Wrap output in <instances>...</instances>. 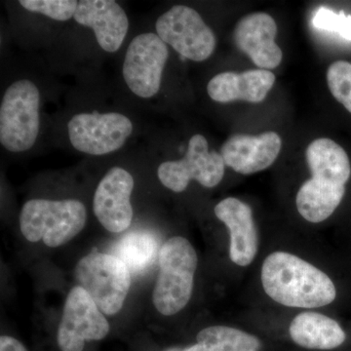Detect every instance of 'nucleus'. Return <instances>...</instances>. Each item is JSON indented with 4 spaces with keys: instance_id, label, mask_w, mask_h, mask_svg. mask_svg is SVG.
Listing matches in <instances>:
<instances>
[{
    "instance_id": "nucleus-11",
    "label": "nucleus",
    "mask_w": 351,
    "mask_h": 351,
    "mask_svg": "<svg viewBox=\"0 0 351 351\" xmlns=\"http://www.w3.org/2000/svg\"><path fill=\"white\" fill-rule=\"evenodd\" d=\"M134 179L121 167H113L99 182L95 191L93 210L108 232H125L133 219L131 195Z\"/></svg>"
},
{
    "instance_id": "nucleus-1",
    "label": "nucleus",
    "mask_w": 351,
    "mask_h": 351,
    "mask_svg": "<svg viewBox=\"0 0 351 351\" xmlns=\"http://www.w3.org/2000/svg\"><path fill=\"white\" fill-rule=\"evenodd\" d=\"M261 279L265 294L282 306L317 308L336 300V287L325 272L287 252L265 258Z\"/></svg>"
},
{
    "instance_id": "nucleus-13",
    "label": "nucleus",
    "mask_w": 351,
    "mask_h": 351,
    "mask_svg": "<svg viewBox=\"0 0 351 351\" xmlns=\"http://www.w3.org/2000/svg\"><path fill=\"white\" fill-rule=\"evenodd\" d=\"M277 25L267 13L245 16L235 25L233 38L239 49L250 57L262 69H276L282 62L283 53L276 43Z\"/></svg>"
},
{
    "instance_id": "nucleus-22",
    "label": "nucleus",
    "mask_w": 351,
    "mask_h": 351,
    "mask_svg": "<svg viewBox=\"0 0 351 351\" xmlns=\"http://www.w3.org/2000/svg\"><path fill=\"white\" fill-rule=\"evenodd\" d=\"M327 82L334 98L351 113V64L337 61L329 66Z\"/></svg>"
},
{
    "instance_id": "nucleus-12",
    "label": "nucleus",
    "mask_w": 351,
    "mask_h": 351,
    "mask_svg": "<svg viewBox=\"0 0 351 351\" xmlns=\"http://www.w3.org/2000/svg\"><path fill=\"white\" fill-rule=\"evenodd\" d=\"M282 147L280 136L269 131L258 136L237 134L226 141L221 149L226 166L242 175L267 169L276 160Z\"/></svg>"
},
{
    "instance_id": "nucleus-7",
    "label": "nucleus",
    "mask_w": 351,
    "mask_h": 351,
    "mask_svg": "<svg viewBox=\"0 0 351 351\" xmlns=\"http://www.w3.org/2000/svg\"><path fill=\"white\" fill-rule=\"evenodd\" d=\"M225 170L221 154L210 152L206 138L196 134L189 140L188 151L181 160L160 164L157 175L164 186L174 193H182L191 180L205 188H215L223 180Z\"/></svg>"
},
{
    "instance_id": "nucleus-5",
    "label": "nucleus",
    "mask_w": 351,
    "mask_h": 351,
    "mask_svg": "<svg viewBox=\"0 0 351 351\" xmlns=\"http://www.w3.org/2000/svg\"><path fill=\"white\" fill-rule=\"evenodd\" d=\"M75 277L101 313H119L131 286V272L125 263L112 254L94 251L77 263Z\"/></svg>"
},
{
    "instance_id": "nucleus-24",
    "label": "nucleus",
    "mask_w": 351,
    "mask_h": 351,
    "mask_svg": "<svg viewBox=\"0 0 351 351\" xmlns=\"http://www.w3.org/2000/svg\"><path fill=\"white\" fill-rule=\"evenodd\" d=\"M313 23L317 29L337 32L341 38L351 41V16H346L343 12L337 14L321 7L314 16Z\"/></svg>"
},
{
    "instance_id": "nucleus-16",
    "label": "nucleus",
    "mask_w": 351,
    "mask_h": 351,
    "mask_svg": "<svg viewBox=\"0 0 351 351\" xmlns=\"http://www.w3.org/2000/svg\"><path fill=\"white\" fill-rule=\"evenodd\" d=\"M276 82V75L267 69H249L244 73H221L215 75L207 85L212 100L218 103L246 101L261 103Z\"/></svg>"
},
{
    "instance_id": "nucleus-6",
    "label": "nucleus",
    "mask_w": 351,
    "mask_h": 351,
    "mask_svg": "<svg viewBox=\"0 0 351 351\" xmlns=\"http://www.w3.org/2000/svg\"><path fill=\"white\" fill-rule=\"evenodd\" d=\"M157 36L186 59L203 62L216 48V36L195 9L173 6L156 21Z\"/></svg>"
},
{
    "instance_id": "nucleus-8",
    "label": "nucleus",
    "mask_w": 351,
    "mask_h": 351,
    "mask_svg": "<svg viewBox=\"0 0 351 351\" xmlns=\"http://www.w3.org/2000/svg\"><path fill=\"white\" fill-rule=\"evenodd\" d=\"M71 144L90 156L119 151L133 133L131 120L119 112L78 113L68 124Z\"/></svg>"
},
{
    "instance_id": "nucleus-4",
    "label": "nucleus",
    "mask_w": 351,
    "mask_h": 351,
    "mask_svg": "<svg viewBox=\"0 0 351 351\" xmlns=\"http://www.w3.org/2000/svg\"><path fill=\"white\" fill-rule=\"evenodd\" d=\"M40 93L31 80L12 83L0 106V143L11 152L31 149L38 140Z\"/></svg>"
},
{
    "instance_id": "nucleus-17",
    "label": "nucleus",
    "mask_w": 351,
    "mask_h": 351,
    "mask_svg": "<svg viewBox=\"0 0 351 351\" xmlns=\"http://www.w3.org/2000/svg\"><path fill=\"white\" fill-rule=\"evenodd\" d=\"M289 334L295 345L313 350H335L346 339L336 320L314 311L298 314L291 322Z\"/></svg>"
},
{
    "instance_id": "nucleus-15",
    "label": "nucleus",
    "mask_w": 351,
    "mask_h": 351,
    "mask_svg": "<svg viewBox=\"0 0 351 351\" xmlns=\"http://www.w3.org/2000/svg\"><path fill=\"white\" fill-rule=\"evenodd\" d=\"M73 18L78 24L93 29L99 45L106 52H117L128 32L127 14L113 0L78 1Z\"/></svg>"
},
{
    "instance_id": "nucleus-14",
    "label": "nucleus",
    "mask_w": 351,
    "mask_h": 351,
    "mask_svg": "<svg viewBox=\"0 0 351 351\" xmlns=\"http://www.w3.org/2000/svg\"><path fill=\"white\" fill-rule=\"evenodd\" d=\"M215 215L230 232V258L239 267H248L257 256L258 239L253 211L248 204L234 197L221 200Z\"/></svg>"
},
{
    "instance_id": "nucleus-26",
    "label": "nucleus",
    "mask_w": 351,
    "mask_h": 351,
    "mask_svg": "<svg viewBox=\"0 0 351 351\" xmlns=\"http://www.w3.org/2000/svg\"><path fill=\"white\" fill-rule=\"evenodd\" d=\"M166 351H184V350H181L180 348H169V350H167Z\"/></svg>"
},
{
    "instance_id": "nucleus-2",
    "label": "nucleus",
    "mask_w": 351,
    "mask_h": 351,
    "mask_svg": "<svg viewBox=\"0 0 351 351\" xmlns=\"http://www.w3.org/2000/svg\"><path fill=\"white\" fill-rule=\"evenodd\" d=\"M158 261L152 302L158 313L175 315L186 306L193 295L197 254L188 239L176 237L161 246Z\"/></svg>"
},
{
    "instance_id": "nucleus-20",
    "label": "nucleus",
    "mask_w": 351,
    "mask_h": 351,
    "mask_svg": "<svg viewBox=\"0 0 351 351\" xmlns=\"http://www.w3.org/2000/svg\"><path fill=\"white\" fill-rule=\"evenodd\" d=\"M260 339L235 328L216 325L201 330L196 343L184 351H260Z\"/></svg>"
},
{
    "instance_id": "nucleus-18",
    "label": "nucleus",
    "mask_w": 351,
    "mask_h": 351,
    "mask_svg": "<svg viewBox=\"0 0 351 351\" xmlns=\"http://www.w3.org/2000/svg\"><path fill=\"white\" fill-rule=\"evenodd\" d=\"M306 161L313 179L346 186L351 175L348 154L328 138H316L307 147Z\"/></svg>"
},
{
    "instance_id": "nucleus-19",
    "label": "nucleus",
    "mask_w": 351,
    "mask_h": 351,
    "mask_svg": "<svg viewBox=\"0 0 351 351\" xmlns=\"http://www.w3.org/2000/svg\"><path fill=\"white\" fill-rule=\"evenodd\" d=\"M346 195V186L309 179L298 191L295 204L300 215L309 221L318 223L332 216Z\"/></svg>"
},
{
    "instance_id": "nucleus-3",
    "label": "nucleus",
    "mask_w": 351,
    "mask_h": 351,
    "mask_svg": "<svg viewBox=\"0 0 351 351\" xmlns=\"http://www.w3.org/2000/svg\"><path fill=\"white\" fill-rule=\"evenodd\" d=\"M21 232L29 242L43 241L51 248L68 243L82 232L86 208L75 199H32L20 214Z\"/></svg>"
},
{
    "instance_id": "nucleus-25",
    "label": "nucleus",
    "mask_w": 351,
    "mask_h": 351,
    "mask_svg": "<svg viewBox=\"0 0 351 351\" xmlns=\"http://www.w3.org/2000/svg\"><path fill=\"white\" fill-rule=\"evenodd\" d=\"M0 351H27L25 346L17 339L10 336H1L0 338Z\"/></svg>"
},
{
    "instance_id": "nucleus-23",
    "label": "nucleus",
    "mask_w": 351,
    "mask_h": 351,
    "mask_svg": "<svg viewBox=\"0 0 351 351\" xmlns=\"http://www.w3.org/2000/svg\"><path fill=\"white\" fill-rule=\"evenodd\" d=\"M20 4L29 12L43 14L50 19L66 22L75 17L78 1L75 0H21Z\"/></svg>"
},
{
    "instance_id": "nucleus-21",
    "label": "nucleus",
    "mask_w": 351,
    "mask_h": 351,
    "mask_svg": "<svg viewBox=\"0 0 351 351\" xmlns=\"http://www.w3.org/2000/svg\"><path fill=\"white\" fill-rule=\"evenodd\" d=\"M157 253L156 239L144 232L128 233L112 248V255L125 263L134 276L145 274L156 262Z\"/></svg>"
},
{
    "instance_id": "nucleus-10",
    "label": "nucleus",
    "mask_w": 351,
    "mask_h": 351,
    "mask_svg": "<svg viewBox=\"0 0 351 351\" xmlns=\"http://www.w3.org/2000/svg\"><path fill=\"white\" fill-rule=\"evenodd\" d=\"M169 58L167 44L157 34L136 36L127 48L122 75L129 89L140 98L156 96Z\"/></svg>"
},
{
    "instance_id": "nucleus-9",
    "label": "nucleus",
    "mask_w": 351,
    "mask_h": 351,
    "mask_svg": "<svg viewBox=\"0 0 351 351\" xmlns=\"http://www.w3.org/2000/svg\"><path fill=\"white\" fill-rule=\"evenodd\" d=\"M110 329L107 318L86 291L80 286L71 289L58 328L60 350L82 351L86 341L105 339Z\"/></svg>"
}]
</instances>
